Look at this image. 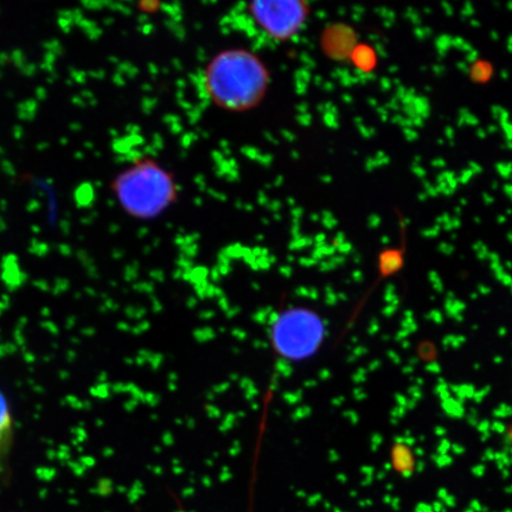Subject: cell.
<instances>
[{"instance_id":"f1b7e54d","label":"cell","mask_w":512,"mask_h":512,"mask_svg":"<svg viewBox=\"0 0 512 512\" xmlns=\"http://www.w3.org/2000/svg\"><path fill=\"white\" fill-rule=\"evenodd\" d=\"M430 373L437 374L440 373V367L437 363H431L430 366L426 368Z\"/></svg>"},{"instance_id":"8fae6325","label":"cell","mask_w":512,"mask_h":512,"mask_svg":"<svg viewBox=\"0 0 512 512\" xmlns=\"http://www.w3.org/2000/svg\"><path fill=\"white\" fill-rule=\"evenodd\" d=\"M357 66L361 69H367L369 68L371 61H373V57L370 56L368 49H360L356 53L355 57Z\"/></svg>"},{"instance_id":"d4e9b609","label":"cell","mask_w":512,"mask_h":512,"mask_svg":"<svg viewBox=\"0 0 512 512\" xmlns=\"http://www.w3.org/2000/svg\"><path fill=\"white\" fill-rule=\"evenodd\" d=\"M344 416L351 422V424L354 425H356L358 420H360L355 412H345Z\"/></svg>"},{"instance_id":"f546056e","label":"cell","mask_w":512,"mask_h":512,"mask_svg":"<svg viewBox=\"0 0 512 512\" xmlns=\"http://www.w3.org/2000/svg\"><path fill=\"white\" fill-rule=\"evenodd\" d=\"M388 357L392 358L394 363H400L401 362V357L398 354H396V352H394V351H389L388 352Z\"/></svg>"},{"instance_id":"e0dca14e","label":"cell","mask_w":512,"mask_h":512,"mask_svg":"<svg viewBox=\"0 0 512 512\" xmlns=\"http://www.w3.org/2000/svg\"><path fill=\"white\" fill-rule=\"evenodd\" d=\"M428 319L432 320L435 324H441L444 320L443 315H441L439 311H432L430 315H428Z\"/></svg>"},{"instance_id":"d6a6232c","label":"cell","mask_w":512,"mask_h":512,"mask_svg":"<svg viewBox=\"0 0 512 512\" xmlns=\"http://www.w3.org/2000/svg\"><path fill=\"white\" fill-rule=\"evenodd\" d=\"M379 366H381V363L376 360L373 364H370L369 371H374L376 369V367H379Z\"/></svg>"},{"instance_id":"484cf974","label":"cell","mask_w":512,"mask_h":512,"mask_svg":"<svg viewBox=\"0 0 512 512\" xmlns=\"http://www.w3.org/2000/svg\"><path fill=\"white\" fill-rule=\"evenodd\" d=\"M355 399L361 401L367 398L366 392L363 389L357 388L354 392Z\"/></svg>"},{"instance_id":"4316f807","label":"cell","mask_w":512,"mask_h":512,"mask_svg":"<svg viewBox=\"0 0 512 512\" xmlns=\"http://www.w3.org/2000/svg\"><path fill=\"white\" fill-rule=\"evenodd\" d=\"M396 311L395 305H387L386 309L383 310V315L386 317L393 316Z\"/></svg>"},{"instance_id":"7a4b0ae2","label":"cell","mask_w":512,"mask_h":512,"mask_svg":"<svg viewBox=\"0 0 512 512\" xmlns=\"http://www.w3.org/2000/svg\"><path fill=\"white\" fill-rule=\"evenodd\" d=\"M114 194L126 213L136 219H153L174 202L176 185L162 166L143 162L115 178Z\"/></svg>"},{"instance_id":"8992f818","label":"cell","mask_w":512,"mask_h":512,"mask_svg":"<svg viewBox=\"0 0 512 512\" xmlns=\"http://www.w3.org/2000/svg\"><path fill=\"white\" fill-rule=\"evenodd\" d=\"M390 457H392V465L396 472L401 473L402 476L412 475L415 469V456L411 447L395 441L390 450Z\"/></svg>"},{"instance_id":"30bf717a","label":"cell","mask_w":512,"mask_h":512,"mask_svg":"<svg viewBox=\"0 0 512 512\" xmlns=\"http://www.w3.org/2000/svg\"><path fill=\"white\" fill-rule=\"evenodd\" d=\"M445 309L454 320H462L458 316H462V312L465 309V305L459 300L456 299H448L447 304L445 305Z\"/></svg>"},{"instance_id":"277c9868","label":"cell","mask_w":512,"mask_h":512,"mask_svg":"<svg viewBox=\"0 0 512 512\" xmlns=\"http://www.w3.org/2000/svg\"><path fill=\"white\" fill-rule=\"evenodd\" d=\"M256 27L274 41H286L304 27L307 8L302 2L266 0L248 6Z\"/></svg>"},{"instance_id":"e575fe53","label":"cell","mask_w":512,"mask_h":512,"mask_svg":"<svg viewBox=\"0 0 512 512\" xmlns=\"http://www.w3.org/2000/svg\"><path fill=\"white\" fill-rule=\"evenodd\" d=\"M354 275H355V279H356V280H360V279L362 280V273H360V272H355V273H354Z\"/></svg>"},{"instance_id":"3957f363","label":"cell","mask_w":512,"mask_h":512,"mask_svg":"<svg viewBox=\"0 0 512 512\" xmlns=\"http://www.w3.org/2000/svg\"><path fill=\"white\" fill-rule=\"evenodd\" d=\"M325 323L316 311L290 306L273 313L270 341L281 361L297 363L315 356L325 339Z\"/></svg>"},{"instance_id":"1f68e13d","label":"cell","mask_w":512,"mask_h":512,"mask_svg":"<svg viewBox=\"0 0 512 512\" xmlns=\"http://www.w3.org/2000/svg\"><path fill=\"white\" fill-rule=\"evenodd\" d=\"M435 433H437L438 435H440V437H444V435L446 434V431L444 430L443 427H437V430H435Z\"/></svg>"},{"instance_id":"836d02e7","label":"cell","mask_w":512,"mask_h":512,"mask_svg":"<svg viewBox=\"0 0 512 512\" xmlns=\"http://www.w3.org/2000/svg\"><path fill=\"white\" fill-rule=\"evenodd\" d=\"M507 434H508V439L512 445V424L509 426Z\"/></svg>"},{"instance_id":"603a6c76","label":"cell","mask_w":512,"mask_h":512,"mask_svg":"<svg viewBox=\"0 0 512 512\" xmlns=\"http://www.w3.org/2000/svg\"><path fill=\"white\" fill-rule=\"evenodd\" d=\"M379 330H380L379 322H377V320H373V322H371L369 325L368 334L375 335V334H377V332H379Z\"/></svg>"},{"instance_id":"5bb4252c","label":"cell","mask_w":512,"mask_h":512,"mask_svg":"<svg viewBox=\"0 0 512 512\" xmlns=\"http://www.w3.org/2000/svg\"><path fill=\"white\" fill-rule=\"evenodd\" d=\"M512 414V409L509 406L501 405L494 411V416L497 419L508 418Z\"/></svg>"},{"instance_id":"9a60e30c","label":"cell","mask_w":512,"mask_h":512,"mask_svg":"<svg viewBox=\"0 0 512 512\" xmlns=\"http://www.w3.org/2000/svg\"><path fill=\"white\" fill-rule=\"evenodd\" d=\"M430 279L432 281V284H433L435 290H437L438 292L443 291V283H441V280H440L438 274L431 273Z\"/></svg>"},{"instance_id":"ba28073f","label":"cell","mask_w":512,"mask_h":512,"mask_svg":"<svg viewBox=\"0 0 512 512\" xmlns=\"http://www.w3.org/2000/svg\"><path fill=\"white\" fill-rule=\"evenodd\" d=\"M441 406H443L444 412L452 419H462L465 415L463 403L457 399H447L441 403Z\"/></svg>"},{"instance_id":"9c48e42d","label":"cell","mask_w":512,"mask_h":512,"mask_svg":"<svg viewBox=\"0 0 512 512\" xmlns=\"http://www.w3.org/2000/svg\"><path fill=\"white\" fill-rule=\"evenodd\" d=\"M452 392L456 394V399L462 402L469 399L473 400V396L476 394V389L471 386V384H460V386H453Z\"/></svg>"},{"instance_id":"d6986e66","label":"cell","mask_w":512,"mask_h":512,"mask_svg":"<svg viewBox=\"0 0 512 512\" xmlns=\"http://www.w3.org/2000/svg\"><path fill=\"white\" fill-rule=\"evenodd\" d=\"M490 392V388H485L483 390H480V392H476L475 396H473V400L476 402H482L486 395H488Z\"/></svg>"},{"instance_id":"7c38bea8","label":"cell","mask_w":512,"mask_h":512,"mask_svg":"<svg viewBox=\"0 0 512 512\" xmlns=\"http://www.w3.org/2000/svg\"><path fill=\"white\" fill-rule=\"evenodd\" d=\"M465 341L466 339L463 336H447L444 338V345L454 349L459 348Z\"/></svg>"},{"instance_id":"4dcf8cb0","label":"cell","mask_w":512,"mask_h":512,"mask_svg":"<svg viewBox=\"0 0 512 512\" xmlns=\"http://www.w3.org/2000/svg\"><path fill=\"white\" fill-rule=\"evenodd\" d=\"M354 354H355L357 357L363 356L364 354H367V349H366V348H363V347L357 348V349L354 351Z\"/></svg>"},{"instance_id":"ac0fdd59","label":"cell","mask_w":512,"mask_h":512,"mask_svg":"<svg viewBox=\"0 0 512 512\" xmlns=\"http://www.w3.org/2000/svg\"><path fill=\"white\" fill-rule=\"evenodd\" d=\"M477 428H478V431L482 434L485 433L486 434H489V432L491 431L490 428H491V424L488 420H484L482 422H479V424L477 425Z\"/></svg>"},{"instance_id":"ffe728a7","label":"cell","mask_w":512,"mask_h":512,"mask_svg":"<svg viewBox=\"0 0 512 512\" xmlns=\"http://www.w3.org/2000/svg\"><path fill=\"white\" fill-rule=\"evenodd\" d=\"M367 371L364 369H358L357 373L354 375V381L357 383L366 381Z\"/></svg>"},{"instance_id":"4fadbf2b","label":"cell","mask_w":512,"mask_h":512,"mask_svg":"<svg viewBox=\"0 0 512 512\" xmlns=\"http://www.w3.org/2000/svg\"><path fill=\"white\" fill-rule=\"evenodd\" d=\"M437 393L440 396V399L443 401L452 398L451 390L448 389L447 384L444 383L443 381H440V384L437 387Z\"/></svg>"},{"instance_id":"2e32d148","label":"cell","mask_w":512,"mask_h":512,"mask_svg":"<svg viewBox=\"0 0 512 512\" xmlns=\"http://www.w3.org/2000/svg\"><path fill=\"white\" fill-rule=\"evenodd\" d=\"M383 438L380 434H375L371 437L370 446L373 450H377L382 444Z\"/></svg>"},{"instance_id":"52a82bcc","label":"cell","mask_w":512,"mask_h":512,"mask_svg":"<svg viewBox=\"0 0 512 512\" xmlns=\"http://www.w3.org/2000/svg\"><path fill=\"white\" fill-rule=\"evenodd\" d=\"M405 265V248L387 249L379 256V279L393 277Z\"/></svg>"},{"instance_id":"7402d4cb","label":"cell","mask_w":512,"mask_h":512,"mask_svg":"<svg viewBox=\"0 0 512 512\" xmlns=\"http://www.w3.org/2000/svg\"><path fill=\"white\" fill-rule=\"evenodd\" d=\"M409 395L412 396L411 400L415 402L416 400L421 399L422 393H421V390L419 387H415V388L409 389Z\"/></svg>"},{"instance_id":"44dd1931","label":"cell","mask_w":512,"mask_h":512,"mask_svg":"<svg viewBox=\"0 0 512 512\" xmlns=\"http://www.w3.org/2000/svg\"><path fill=\"white\" fill-rule=\"evenodd\" d=\"M490 430L492 432L502 434L505 431V428H504V425L502 424V422L495 421L494 424H491Z\"/></svg>"},{"instance_id":"5b68a950","label":"cell","mask_w":512,"mask_h":512,"mask_svg":"<svg viewBox=\"0 0 512 512\" xmlns=\"http://www.w3.org/2000/svg\"><path fill=\"white\" fill-rule=\"evenodd\" d=\"M15 441V418L8 398L0 390V469L10 456Z\"/></svg>"},{"instance_id":"d590c367","label":"cell","mask_w":512,"mask_h":512,"mask_svg":"<svg viewBox=\"0 0 512 512\" xmlns=\"http://www.w3.org/2000/svg\"><path fill=\"white\" fill-rule=\"evenodd\" d=\"M495 362L496 363H502L503 362V358L502 357H496L495 358Z\"/></svg>"},{"instance_id":"6da1fadb","label":"cell","mask_w":512,"mask_h":512,"mask_svg":"<svg viewBox=\"0 0 512 512\" xmlns=\"http://www.w3.org/2000/svg\"><path fill=\"white\" fill-rule=\"evenodd\" d=\"M207 92L217 106L243 112L260 104L270 83L265 63L246 49L224 50L204 74Z\"/></svg>"},{"instance_id":"cb8c5ba5","label":"cell","mask_w":512,"mask_h":512,"mask_svg":"<svg viewBox=\"0 0 512 512\" xmlns=\"http://www.w3.org/2000/svg\"><path fill=\"white\" fill-rule=\"evenodd\" d=\"M406 409L402 407H396L394 411L392 412V418L393 419H401L403 415H405Z\"/></svg>"},{"instance_id":"83f0119b","label":"cell","mask_w":512,"mask_h":512,"mask_svg":"<svg viewBox=\"0 0 512 512\" xmlns=\"http://www.w3.org/2000/svg\"><path fill=\"white\" fill-rule=\"evenodd\" d=\"M452 446V444L450 443V440L448 439H441L440 443H439V451H443V450H448V448H450Z\"/></svg>"}]
</instances>
